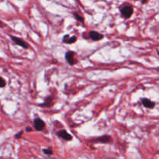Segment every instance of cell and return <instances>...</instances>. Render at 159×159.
<instances>
[{
	"mask_svg": "<svg viewBox=\"0 0 159 159\" xmlns=\"http://www.w3.org/2000/svg\"><path fill=\"white\" fill-rule=\"evenodd\" d=\"M120 12L121 16H123L125 19H128L132 16L134 13V9L133 6L130 5H126L120 7Z\"/></svg>",
	"mask_w": 159,
	"mask_h": 159,
	"instance_id": "1",
	"label": "cell"
},
{
	"mask_svg": "<svg viewBox=\"0 0 159 159\" xmlns=\"http://www.w3.org/2000/svg\"><path fill=\"white\" fill-rule=\"evenodd\" d=\"M75 53L74 51H68L65 56V60L70 65H74L77 63V60L75 59Z\"/></svg>",
	"mask_w": 159,
	"mask_h": 159,
	"instance_id": "2",
	"label": "cell"
},
{
	"mask_svg": "<svg viewBox=\"0 0 159 159\" xmlns=\"http://www.w3.org/2000/svg\"><path fill=\"white\" fill-rule=\"evenodd\" d=\"M10 38H11L12 40H13L16 45H18V46L22 47V48H24V49H27V48H29V44H27V42H25L23 40H22V39L19 38V37L10 36Z\"/></svg>",
	"mask_w": 159,
	"mask_h": 159,
	"instance_id": "3",
	"label": "cell"
},
{
	"mask_svg": "<svg viewBox=\"0 0 159 159\" xmlns=\"http://www.w3.org/2000/svg\"><path fill=\"white\" fill-rule=\"evenodd\" d=\"M33 126H34V129L36 131H41L45 127V123L40 118H36L33 121Z\"/></svg>",
	"mask_w": 159,
	"mask_h": 159,
	"instance_id": "4",
	"label": "cell"
},
{
	"mask_svg": "<svg viewBox=\"0 0 159 159\" xmlns=\"http://www.w3.org/2000/svg\"><path fill=\"white\" fill-rule=\"evenodd\" d=\"M57 134L58 137H62L63 140H66V141H70L72 140V137L71 134H68L65 130H60L59 131H58Z\"/></svg>",
	"mask_w": 159,
	"mask_h": 159,
	"instance_id": "5",
	"label": "cell"
},
{
	"mask_svg": "<svg viewBox=\"0 0 159 159\" xmlns=\"http://www.w3.org/2000/svg\"><path fill=\"white\" fill-rule=\"evenodd\" d=\"M89 37L93 41H99V40H101L102 39H103L104 36L99 32H97V31L92 30L89 32Z\"/></svg>",
	"mask_w": 159,
	"mask_h": 159,
	"instance_id": "6",
	"label": "cell"
},
{
	"mask_svg": "<svg viewBox=\"0 0 159 159\" xmlns=\"http://www.w3.org/2000/svg\"><path fill=\"white\" fill-rule=\"evenodd\" d=\"M111 141V137L108 136V135H103V136H101L100 137L96 138V140H95L96 143H101V144H108V143H110Z\"/></svg>",
	"mask_w": 159,
	"mask_h": 159,
	"instance_id": "7",
	"label": "cell"
},
{
	"mask_svg": "<svg viewBox=\"0 0 159 159\" xmlns=\"http://www.w3.org/2000/svg\"><path fill=\"white\" fill-rule=\"evenodd\" d=\"M141 103L144 107L148 108V109H153V108L155 106V102L151 101V100L147 99V98L142 99Z\"/></svg>",
	"mask_w": 159,
	"mask_h": 159,
	"instance_id": "8",
	"label": "cell"
},
{
	"mask_svg": "<svg viewBox=\"0 0 159 159\" xmlns=\"http://www.w3.org/2000/svg\"><path fill=\"white\" fill-rule=\"evenodd\" d=\"M76 40H77V38L75 36H69L68 34H66L64 36L63 39H62V42L65 43V44H74L75 42H76Z\"/></svg>",
	"mask_w": 159,
	"mask_h": 159,
	"instance_id": "9",
	"label": "cell"
},
{
	"mask_svg": "<svg viewBox=\"0 0 159 159\" xmlns=\"http://www.w3.org/2000/svg\"><path fill=\"white\" fill-rule=\"evenodd\" d=\"M52 100L53 98L52 96H48V97L46 98V100L44 101V103H43L42 104H40L41 106H44V107H50L52 106Z\"/></svg>",
	"mask_w": 159,
	"mask_h": 159,
	"instance_id": "10",
	"label": "cell"
},
{
	"mask_svg": "<svg viewBox=\"0 0 159 159\" xmlns=\"http://www.w3.org/2000/svg\"><path fill=\"white\" fill-rule=\"evenodd\" d=\"M73 16H75V19L78 20V21L81 22V23H83V22H84V18H83L82 16H80L79 14L77 13H73Z\"/></svg>",
	"mask_w": 159,
	"mask_h": 159,
	"instance_id": "11",
	"label": "cell"
},
{
	"mask_svg": "<svg viewBox=\"0 0 159 159\" xmlns=\"http://www.w3.org/2000/svg\"><path fill=\"white\" fill-rule=\"evenodd\" d=\"M43 153L47 155H53V152H52V150L50 149V148H44L42 150Z\"/></svg>",
	"mask_w": 159,
	"mask_h": 159,
	"instance_id": "12",
	"label": "cell"
},
{
	"mask_svg": "<svg viewBox=\"0 0 159 159\" xmlns=\"http://www.w3.org/2000/svg\"><path fill=\"white\" fill-rule=\"evenodd\" d=\"M6 81L2 79V77H0V88H3V87L6 86Z\"/></svg>",
	"mask_w": 159,
	"mask_h": 159,
	"instance_id": "13",
	"label": "cell"
},
{
	"mask_svg": "<svg viewBox=\"0 0 159 159\" xmlns=\"http://www.w3.org/2000/svg\"><path fill=\"white\" fill-rule=\"evenodd\" d=\"M23 130H21V131H19V133H17V134H16L15 135V137L16 138V139H19V138L21 137L22 134H23Z\"/></svg>",
	"mask_w": 159,
	"mask_h": 159,
	"instance_id": "14",
	"label": "cell"
},
{
	"mask_svg": "<svg viewBox=\"0 0 159 159\" xmlns=\"http://www.w3.org/2000/svg\"><path fill=\"white\" fill-rule=\"evenodd\" d=\"M31 128L30 127H27V128H26V131H27V132H29V131H31Z\"/></svg>",
	"mask_w": 159,
	"mask_h": 159,
	"instance_id": "15",
	"label": "cell"
},
{
	"mask_svg": "<svg viewBox=\"0 0 159 159\" xmlns=\"http://www.w3.org/2000/svg\"><path fill=\"white\" fill-rule=\"evenodd\" d=\"M141 2L143 4L144 3H146V2H147V0H141Z\"/></svg>",
	"mask_w": 159,
	"mask_h": 159,
	"instance_id": "16",
	"label": "cell"
}]
</instances>
